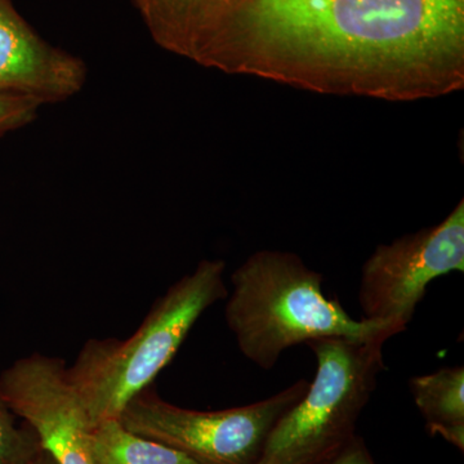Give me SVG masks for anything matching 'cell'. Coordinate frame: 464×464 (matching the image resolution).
<instances>
[{
	"label": "cell",
	"instance_id": "obj_14",
	"mask_svg": "<svg viewBox=\"0 0 464 464\" xmlns=\"http://www.w3.org/2000/svg\"><path fill=\"white\" fill-rule=\"evenodd\" d=\"M315 464H377L364 440L353 436L346 444Z\"/></svg>",
	"mask_w": 464,
	"mask_h": 464
},
{
	"label": "cell",
	"instance_id": "obj_8",
	"mask_svg": "<svg viewBox=\"0 0 464 464\" xmlns=\"http://www.w3.org/2000/svg\"><path fill=\"white\" fill-rule=\"evenodd\" d=\"M87 72L81 58L43 41L9 0H0V94L63 102L83 90Z\"/></svg>",
	"mask_w": 464,
	"mask_h": 464
},
{
	"label": "cell",
	"instance_id": "obj_5",
	"mask_svg": "<svg viewBox=\"0 0 464 464\" xmlns=\"http://www.w3.org/2000/svg\"><path fill=\"white\" fill-rule=\"evenodd\" d=\"M310 382L299 380L252 404L224 411H194L170 404L151 389L137 393L123 409L130 431L167 445L200 464H256L268 433Z\"/></svg>",
	"mask_w": 464,
	"mask_h": 464
},
{
	"label": "cell",
	"instance_id": "obj_3",
	"mask_svg": "<svg viewBox=\"0 0 464 464\" xmlns=\"http://www.w3.org/2000/svg\"><path fill=\"white\" fill-rule=\"evenodd\" d=\"M226 262L203 259L150 308L127 340L85 342L67 377L92 426L121 417L125 405L170 364L201 315L228 295Z\"/></svg>",
	"mask_w": 464,
	"mask_h": 464
},
{
	"label": "cell",
	"instance_id": "obj_11",
	"mask_svg": "<svg viewBox=\"0 0 464 464\" xmlns=\"http://www.w3.org/2000/svg\"><path fill=\"white\" fill-rule=\"evenodd\" d=\"M210 0H133L152 39L163 50L182 56L186 35Z\"/></svg>",
	"mask_w": 464,
	"mask_h": 464
},
{
	"label": "cell",
	"instance_id": "obj_4",
	"mask_svg": "<svg viewBox=\"0 0 464 464\" xmlns=\"http://www.w3.org/2000/svg\"><path fill=\"white\" fill-rule=\"evenodd\" d=\"M387 333L308 342L316 359L313 382L273 427L256 464H315L356 435V424L386 371Z\"/></svg>",
	"mask_w": 464,
	"mask_h": 464
},
{
	"label": "cell",
	"instance_id": "obj_2",
	"mask_svg": "<svg viewBox=\"0 0 464 464\" xmlns=\"http://www.w3.org/2000/svg\"><path fill=\"white\" fill-rule=\"evenodd\" d=\"M225 319L241 355L271 371L288 348L326 337L366 338L383 324L355 320L324 295V276L285 250L253 253L231 275Z\"/></svg>",
	"mask_w": 464,
	"mask_h": 464
},
{
	"label": "cell",
	"instance_id": "obj_15",
	"mask_svg": "<svg viewBox=\"0 0 464 464\" xmlns=\"http://www.w3.org/2000/svg\"><path fill=\"white\" fill-rule=\"evenodd\" d=\"M27 464H57L56 460L53 459V457L51 456L50 453H48L47 450H44V449H41V450L38 451V453L35 454L32 458V459L27 462Z\"/></svg>",
	"mask_w": 464,
	"mask_h": 464
},
{
	"label": "cell",
	"instance_id": "obj_7",
	"mask_svg": "<svg viewBox=\"0 0 464 464\" xmlns=\"http://www.w3.org/2000/svg\"><path fill=\"white\" fill-rule=\"evenodd\" d=\"M0 391L57 464H93V426L70 383L63 359L39 353L21 357L0 373Z\"/></svg>",
	"mask_w": 464,
	"mask_h": 464
},
{
	"label": "cell",
	"instance_id": "obj_6",
	"mask_svg": "<svg viewBox=\"0 0 464 464\" xmlns=\"http://www.w3.org/2000/svg\"><path fill=\"white\" fill-rule=\"evenodd\" d=\"M464 271V200L432 227L382 244L366 259L360 279L362 319L408 329L433 280Z\"/></svg>",
	"mask_w": 464,
	"mask_h": 464
},
{
	"label": "cell",
	"instance_id": "obj_13",
	"mask_svg": "<svg viewBox=\"0 0 464 464\" xmlns=\"http://www.w3.org/2000/svg\"><path fill=\"white\" fill-rule=\"evenodd\" d=\"M43 103L20 94H0V137L32 123Z\"/></svg>",
	"mask_w": 464,
	"mask_h": 464
},
{
	"label": "cell",
	"instance_id": "obj_9",
	"mask_svg": "<svg viewBox=\"0 0 464 464\" xmlns=\"http://www.w3.org/2000/svg\"><path fill=\"white\" fill-rule=\"evenodd\" d=\"M409 391L426 429L464 451V368H440L409 380Z\"/></svg>",
	"mask_w": 464,
	"mask_h": 464
},
{
	"label": "cell",
	"instance_id": "obj_12",
	"mask_svg": "<svg viewBox=\"0 0 464 464\" xmlns=\"http://www.w3.org/2000/svg\"><path fill=\"white\" fill-rule=\"evenodd\" d=\"M0 391V464H27L42 449L29 424H18Z\"/></svg>",
	"mask_w": 464,
	"mask_h": 464
},
{
	"label": "cell",
	"instance_id": "obj_10",
	"mask_svg": "<svg viewBox=\"0 0 464 464\" xmlns=\"http://www.w3.org/2000/svg\"><path fill=\"white\" fill-rule=\"evenodd\" d=\"M90 448L93 464H200L181 451L130 431L121 418L94 424Z\"/></svg>",
	"mask_w": 464,
	"mask_h": 464
},
{
	"label": "cell",
	"instance_id": "obj_1",
	"mask_svg": "<svg viewBox=\"0 0 464 464\" xmlns=\"http://www.w3.org/2000/svg\"><path fill=\"white\" fill-rule=\"evenodd\" d=\"M182 57L329 96L438 99L464 88V0H210Z\"/></svg>",
	"mask_w": 464,
	"mask_h": 464
}]
</instances>
